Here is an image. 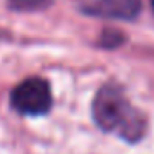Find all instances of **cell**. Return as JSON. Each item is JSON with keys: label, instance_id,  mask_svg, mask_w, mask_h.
I'll return each instance as SVG.
<instances>
[{"label": "cell", "instance_id": "1", "mask_svg": "<svg viewBox=\"0 0 154 154\" xmlns=\"http://www.w3.org/2000/svg\"><path fill=\"white\" fill-rule=\"evenodd\" d=\"M93 118L105 132H116L125 141H138L147 127L145 116L134 109L116 85H103L93 102Z\"/></svg>", "mask_w": 154, "mask_h": 154}, {"label": "cell", "instance_id": "2", "mask_svg": "<svg viewBox=\"0 0 154 154\" xmlns=\"http://www.w3.org/2000/svg\"><path fill=\"white\" fill-rule=\"evenodd\" d=\"M11 105L26 116H42L53 105L51 87L42 78H27L11 91Z\"/></svg>", "mask_w": 154, "mask_h": 154}, {"label": "cell", "instance_id": "3", "mask_svg": "<svg viewBox=\"0 0 154 154\" xmlns=\"http://www.w3.org/2000/svg\"><path fill=\"white\" fill-rule=\"evenodd\" d=\"M82 11L93 17L132 20L141 11V0H87Z\"/></svg>", "mask_w": 154, "mask_h": 154}, {"label": "cell", "instance_id": "4", "mask_svg": "<svg viewBox=\"0 0 154 154\" xmlns=\"http://www.w3.org/2000/svg\"><path fill=\"white\" fill-rule=\"evenodd\" d=\"M8 4L17 11H42L53 4V0H8Z\"/></svg>", "mask_w": 154, "mask_h": 154}, {"label": "cell", "instance_id": "5", "mask_svg": "<svg viewBox=\"0 0 154 154\" xmlns=\"http://www.w3.org/2000/svg\"><path fill=\"white\" fill-rule=\"evenodd\" d=\"M122 40H123V35L118 33V31H105L102 35V44L105 47H116Z\"/></svg>", "mask_w": 154, "mask_h": 154}, {"label": "cell", "instance_id": "6", "mask_svg": "<svg viewBox=\"0 0 154 154\" xmlns=\"http://www.w3.org/2000/svg\"><path fill=\"white\" fill-rule=\"evenodd\" d=\"M150 6H152V9H154V0H150Z\"/></svg>", "mask_w": 154, "mask_h": 154}]
</instances>
